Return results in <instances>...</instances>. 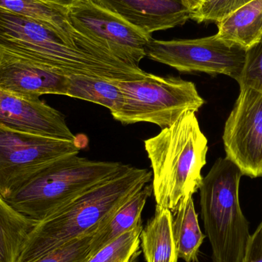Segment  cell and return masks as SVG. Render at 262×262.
I'll return each instance as SVG.
<instances>
[{"mask_svg":"<svg viewBox=\"0 0 262 262\" xmlns=\"http://www.w3.org/2000/svg\"><path fill=\"white\" fill-rule=\"evenodd\" d=\"M142 220L129 232L95 252L87 262H136L140 255Z\"/></svg>","mask_w":262,"mask_h":262,"instance_id":"obj_21","label":"cell"},{"mask_svg":"<svg viewBox=\"0 0 262 262\" xmlns=\"http://www.w3.org/2000/svg\"><path fill=\"white\" fill-rule=\"evenodd\" d=\"M172 232L178 258L198 261V254L205 238L199 224L192 195L183 200L172 212Z\"/></svg>","mask_w":262,"mask_h":262,"instance_id":"obj_16","label":"cell"},{"mask_svg":"<svg viewBox=\"0 0 262 262\" xmlns=\"http://www.w3.org/2000/svg\"><path fill=\"white\" fill-rule=\"evenodd\" d=\"M41 1L69 11V9L74 5L76 4L79 0H41Z\"/></svg>","mask_w":262,"mask_h":262,"instance_id":"obj_26","label":"cell"},{"mask_svg":"<svg viewBox=\"0 0 262 262\" xmlns=\"http://www.w3.org/2000/svg\"><path fill=\"white\" fill-rule=\"evenodd\" d=\"M172 212L157 206L154 217L140 233V246L146 262H177L172 232Z\"/></svg>","mask_w":262,"mask_h":262,"instance_id":"obj_15","label":"cell"},{"mask_svg":"<svg viewBox=\"0 0 262 262\" xmlns=\"http://www.w3.org/2000/svg\"><path fill=\"white\" fill-rule=\"evenodd\" d=\"M123 94L122 106L112 115L124 125L147 122L163 129L186 112L196 113L205 104L192 81L147 73L132 81H115Z\"/></svg>","mask_w":262,"mask_h":262,"instance_id":"obj_6","label":"cell"},{"mask_svg":"<svg viewBox=\"0 0 262 262\" xmlns=\"http://www.w3.org/2000/svg\"><path fill=\"white\" fill-rule=\"evenodd\" d=\"M243 172L227 158H220L200 187L202 218L213 262H242L251 237L239 201Z\"/></svg>","mask_w":262,"mask_h":262,"instance_id":"obj_5","label":"cell"},{"mask_svg":"<svg viewBox=\"0 0 262 262\" xmlns=\"http://www.w3.org/2000/svg\"><path fill=\"white\" fill-rule=\"evenodd\" d=\"M237 82L262 92V38L246 52L244 69Z\"/></svg>","mask_w":262,"mask_h":262,"instance_id":"obj_24","label":"cell"},{"mask_svg":"<svg viewBox=\"0 0 262 262\" xmlns=\"http://www.w3.org/2000/svg\"><path fill=\"white\" fill-rule=\"evenodd\" d=\"M150 161L157 206L174 212L200 189L206 164L208 140L195 113H185L172 126L144 141Z\"/></svg>","mask_w":262,"mask_h":262,"instance_id":"obj_3","label":"cell"},{"mask_svg":"<svg viewBox=\"0 0 262 262\" xmlns=\"http://www.w3.org/2000/svg\"><path fill=\"white\" fill-rule=\"evenodd\" d=\"M32 63L66 76L132 81L146 75L91 38L76 39L33 18L0 8V58Z\"/></svg>","mask_w":262,"mask_h":262,"instance_id":"obj_1","label":"cell"},{"mask_svg":"<svg viewBox=\"0 0 262 262\" xmlns=\"http://www.w3.org/2000/svg\"><path fill=\"white\" fill-rule=\"evenodd\" d=\"M79 144L78 140L41 137L0 126V195L6 200L48 165L78 154Z\"/></svg>","mask_w":262,"mask_h":262,"instance_id":"obj_8","label":"cell"},{"mask_svg":"<svg viewBox=\"0 0 262 262\" xmlns=\"http://www.w3.org/2000/svg\"><path fill=\"white\" fill-rule=\"evenodd\" d=\"M69 76L12 58H0V89L26 99L46 95L67 96Z\"/></svg>","mask_w":262,"mask_h":262,"instance_id":"obj_13","label":"cell"},{"mask_svg":"<svg viewBox=\"0 0 262 262\" xmlns=\"http://www.w3.org/2000/svg\"><path fill=\"white\" fill-rule=\"evenodd\" d=\"M152 193V185L143 186L114 215L102 229L94 235L92 255L137 226L142 220L143 208Z\"/></svg>","mask_w":262,"mask_h":262,"instance_id":"obj_18","label":"cell"},{"mask_svg":"<svg viewBox=\"0 0 262 262\" xmlns=\"http://www.w3.org/2000/svg\"><path fill=\"white\" fill-rule=\"evenodd\" d=\"M145 52L149 59L170 66L181 73L224 75L237 81L244 69L247 51L214 35L170 41L151 38Z\"/></svg>","mask_w":262,"mask_h":262,"instance_id":"obj_7","label":"cell"},{"mask_svg":"<svg viewBox=\"0 0 262 262\" xmlns=\"http://www.w3.org/2000/svg\"><path fill=\"white\" fill-rule=\"evenodd\" d=\"M252 0H206L203 6L190 16L198 23H217L238 8Z\"/></svg>","mask_w":262,"mask_h":262,"instance_id":"obj_23","label":"cell"},{"mask_svg":"<svg viewBox=\"0 0 262 262\" xmlns=\"http://www.w3.org/2000/svg\"><path fill=\"white\" fill-rule=\"evenodd\" d=\"M127 166L121 162L91 160L78 154L67 156L38 171L6 201L25 216L39 223Z\"/></svg>","mask_w":262,"mask_h":262,"instance_id":"obj_4","label":"cell"},{"mask_svg":"<svg viewBox=\"0 0 262 262\" xmlns=\"http://www.w3.org/2000/svg\"><path fill=\"white\" fill-rule=\"evenodd\" d=\"M95 234L72 240L35 262H87L92 256Z\"/></svg>","mask_w":262,"mask_h":262,"instance_id":"obj_22","label":"cell"},{"mask_svg":"<svg viewBox=\"0 0 262 262\" xmlns=\"http://www.w3.org/2000/svg\"><path fill=\"white\" fill-rule=\"evenodd\" d=\"M0 8L41 21L72 38L81 39L87 37L71 25L68 16L69 11L41 0H0Z\"/></svg>","mask_w":262,"mask_h":262,"instance_id":"obj_19","label":"cell"},{"mask_svg":"<svg viewBox=\"0 0 262 262\" xmlns=\"http://www.w3.org/2000/svg\"><path fill=\"white\" fill-rule=\"evenodd\" d=\"M38 222L25 216L0 195V262H18Z\"/></svg>","mask_w":262,"mask_h":262,"instance_id":"obj_17","label":"cell"},{"mask_svg":"<svg viewBox=\"0 0 262 262\" xmlns=\"http://www.w3.org/2000/svg\"><path fill=\"white\" fill-rule=\"evenodd\" d=\"M0 126L26 134L78 141L61 112L41 99H26L1 89Z\"/></svg>","mask_w":262,"mask_h":262,"instance_id":"obj_11","label":"cell"},{"mask_svg":"<svg viewBox=\"0 0 262 262\" xmlns=\"http://www.w3.org/2000/svg\"><path fill=\"white\" fill-rule=\"evenodd\" d=\"M215 35L248 51L262 38V0H252L216 23Z\"/></svg>","mask_w":262,"mask_h":262,"instance_id":"obj_14","label":"cell"},{"mask_svg":"<svg viewBox=\"0 0 262 262\" xmlns=\"http://www.w3.org/2000/svg\"><path fill=\"white\" fill-rule=\"evenodd\" d=\"M118 80L89 76H69L67 96L103 106L113 115L122 106L123 94L115 84Z\"/></svg>","mask_w":262,"mask_h":262,"instance_id":"obj_20","label":"cell"},{"mask_svg":"<svg viewBox=\"0 0 262 262\" xmlns=\"http://www.w3.org/2000/svg\"><path fill=\"white\" fill-rule=\"evenodd\" d=\"M242 262H262V222L251 235Z\"/></svg>","mask_w":262,"mask_h":262,"instance_id":"obj_25","label":"cell"},{"mask_svg":"<svg viewBox=\"0 0 262 262\" xmlns=\"http://www.w3.org/2000/svg\"><path fill=\"white\" fill-rule=\"evenodd\" d=\"M226 158L243 176L262 177V92L242 86L223 135Z\"/></svg>","mask_w":262,"mask_h":262,"instance_id":"obj_10","label":"cell"},{"mask_svg":"<svg viewBox=\"0 0 262 262\" xmlns=\"http://www.w3.org/2000/svg\"><path fill=\"white\" fill-rule=\"evenodd\" d=\"M147 35L183 26L190 13L183 0H91Z\"/></svg>","mask_w":262,"mask_h":262,"instance_id":"obj_12","label":"cell"},{"mask_svg":"<svg viewBox=\"0 0 262 262\" xmlns=\"http://www.w3.org/2000/svg\"><path fill=\"white\" fill-rule=\"evenodd\" d=\"M74 29L110 51L121 61L139 66L151 35L91 0H79L68 12Z\"/></svg>","mask_w":262,"mask_h":262,"instance_id":"obj_9","label":"cell"},{"mask_svg":"<svg viewBox=\"0 0 262 262\" xmlns=\"http://www.w3.org/2000/svg\"><path fill=\"white\" fill-rule=\"evenodd\" d=\"M152 177L147 169L127 165L91 188L35 226L18 262H35L72 240L96 233Z\"/></svg>","mask_w":262,"mask_h":262,"instance_id":"obj_2","label":"cell"},{"mask_svg":"<svg viewBox=\"0 0 262 262\" xmlns=\"http://www.w3.org/2000/svg\"><path fill=\"white\" fill-rule=\"evenodd\" d=\"M206 0H183V4L189 10L190 16L200 9Z\"/></svg>","mask_w":262,"mask_h":262,"instance_id":"obj_27","label":"cell"}]
</instances>
